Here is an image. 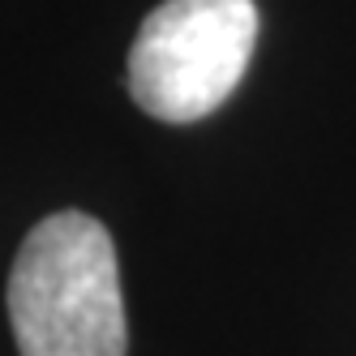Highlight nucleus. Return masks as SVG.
I'll return each instance as SVG.
<instances>
[{"instance_id": "2", "label": "nucleus", "mask_w": 356, "mask_h": 356, "mask_svg": "<svg viewBox=\"0 0 356 356\" xmlns=\"http://www.w3.org/2000/svg\"><path fill=\"white\" fill-rule=\"evenodd\" d=\"M253 43V0H163L134 39L129 95L155 120H202L241 86Z\"/></svg>"}, {"instance_id": "1", "label": "nucleus", "mask_w": 356, "mask_h": 356, "mask_svg": "<svg viewBox=\"0 0 356 356\" xmlns=\"http://www.w3.org/2000/svg\"><path fill=\"white\" fill-rule=\"evenodd\" d=\"M9 322L22 356H124L120 266L108 227L82 211L35 223L9 270Z\"/></svg>"}]
</instances>
